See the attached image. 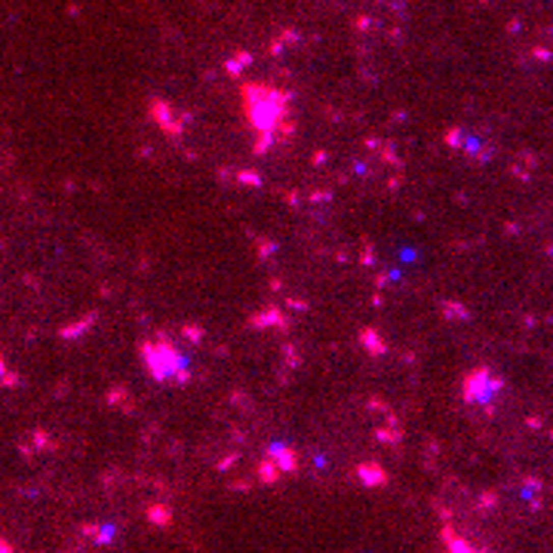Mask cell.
Returning a JSON list of instances; mask_svg holds the SVG:
<instances>
[{
  "mask_svg": "<svg viewBox=\"0 0 553 553\" xmlns=\"http://www.w3.org/2000/svg\"><path fill=\"white\" fill-rule=\"evenodd\" d=\"M289 92L276 89L270 83H243L240 86V105L243 117L255 135V154H267L276 139L289 135L292 120H289Z\"/></svg>",
  "mask_w": 553,
  "mask_h": 553,
  "instance_id": "obj_1",
  "label": "cell"
},
{
  "mask_svg": "<svg viewBox=\"0 0 553 553\" xmlns=\"http://www.w3.org/2000/svg\"><path fill=\"white\" fill-rule=\"evenodd\" d=\"M142 363L154 381H175V384L188 381V356L166 338L145 341L142 344Z\"/></svg>",
  "mask_w": 553,
  "mask_h": 553,
  "instance_id": "obj_2",
  "label": "cell"
},
{
  "mask_svg": "<svg viewBox=\"0 0 553 553\" xmlns=\"http://www.w3.org/2000/svg\"><path fill=\"white\" fill-rule=\"evenodd\" d=\"M501 391V378H495L489 369H474L464 378V400L467 403H489Z\"/></svg>",
  "mask_w": 553,
  "mask_h": 553,
  "instance_id": "obj_3",
  "label": "cell"
},
{
  "mask_svg": "<svg viewBox=\"0 0 553 553\" xmlns=\"http://www.w3.org/2000/svg\"><path fill=\"white\" fill-rule=\"evenodd\" d=\"M356 480L369 489H378V486H388V471L375 461H363V464H356Z\"/></svg>",
  "mask_w": 553,
  "mask_h": 553,
  "instance_id": "obj_4",
  "label": "cell"
},
{
  "mask_svg": "<svg viewBox=\"0 0 553 553\" xmlns=\"http://www.w3.org/2000/svg\"><path fill=\"white\" fill-rule=\"evenodd\" d=\"M270 458L283 467V474H295V471H298V455H295L289 446L273 443V446H270Z\"/></svg>",
  "mask_w": 553,
  "mask_h": 553,
  "instance_id": "obj_5",
  "label": "cell"
},
{
  "mask_svg": "<svg viewBox=\"0 0 553 553\" xmlns=\"http://www.w3.org/2000/svg\"><path fill=\"white\" fill-rule=\"evenodd\" d=\"M280 477H283V467L276 464L273 458H264L261 464H258V480H261L264 486H273V483L280 480Z\"/></svg>",
  "mask_w": 553,
  "mask_h": 553,
  "instance_id": "obj_6",
  "label": "cell"
},
{
  "mask_svg": "<svg viewBox=\"0 0 553 553\" xmlns=\"http://www.w3.org/2000/svg\"><path fill=\"white\" fill-rule=\"evenodd\" d=\"M148 519H151V526L166 529V526L172 522V513H169V507H166V504H151V507H148Z\"/></svg>",
  "mask_w": 553,
  "mask_h": 553,
  "instance_id": "obj_7",
  "label": "cell"
},
{
  "mask_svg": "<svg viewBox=\"0 0 553 553\" xmlns=\"http://www.w3.org/2000/svg\"><path fill=\"white\" fill-rule=\"evenodd\" d=\"M96 541H99V544H108V541H114V526H99V532H96Z\"/></svg>",
  "mask_w": 553,
  "mask_h": 553,
  "instance_id": "obj_8",
  "label": "cell"
}]
</instances>
